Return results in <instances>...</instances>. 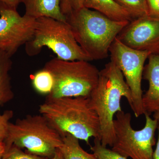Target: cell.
<instances>
[{"label":"cell","mask_w":159,"mask_h":159,"mask_svg":"<svg viewBox=\"0 0 159 159\" xmlns=\"http://www.w3.org/2000/svg\"><path fill=\"white\" fill-rule=\"evenodd\" d=\"M6 150V145L4 141H0V159H2Z\"/></svg>","instance_id":"25"},{"label":"cell","mask_w":159,"mask_h":159,"mask_svg":"<svg viewBox=\"0 0 159 159\" xmlns=\"http://www.w3.org/2000/svg\"><path fill=\"white\" fill-rule=\"evenodd\" d=\"M144 67L143 78L148 82V88L142 96V105L149 115L159 111V55L150 54Z\"/></svg>","instance_id":"11"},{"label":"cell","mask_w":159,"mask_h":159,"mask_svg":"<svg viewBox=\"0 0 159 159\" xmlns=\"http://www.w3.org/2000/svg\"><path fill=\"white\" fill-rule=\"evenodd\" d=\"M43 68L51 73L54 81L47 98L89 97L99 78V70L87 61H70L57 57L46 63Z\"/></svg>","instance_id":"6"},{"label":"cell","mask_w":159,"mask_h":159,"mask_svg":"<svg viewBox=\"0 0 159 159\" xmlns=\"http://www.w3.org/2000/svg\"><path fill=\"white\" fill-rule=\"evenodd\" d=\"M39 111L62 137L70 134L89 145L91 138L100 140L99 117L89 97L46 98Z\"/></svg>","instance_id":"1"},{"label":"cell","mask_w":159,"mask_h":159,"mask_svg":"<svg viewBox=\"0 0 159 159\" xmlns=\"http://www.w3.org/2000/svg\"><path fill=\"white\" fill-rule=\"evenodd\" d=\"M111 61L122 72L130 89L133 99L131 108L136 118L145 115L142 105V81L144 65L150 53L128 47L116 38L109 49Z\"/></svg>","instance_id":"8"},{"label":"cell","mask_w":159,"mask_h":159,"mask_svg":"<svg viewBox=\"0 0 159 159\" xmlns=\"http://www.w3.org/2000/svg\"><path fill=\"white\" fill-rule=\"evenodd\" d=\"M31 79L32 85L38 93L47 96L51 93L54 86V79L48 70L43 68L37 71Z\"/></svg>","instance_id":"16"},{"label":"cell","mask_w":159,"mask_h":159,"mask_svg":"<svg viewBox=\"0 0 159 159\" xmlns=\"http://www.w3.org/2000/svg\"><path fill=\"white\" fill-rule=\"evenodd\" d=\"M62 144L59 149L63 159H97L93 153H89L80 145L79 139L70 134L62 137Z\"/></svg>","instance_id":"15"},{"label":"cell","mask_w":159,"mask_h":159,"mask_svg":"<svg viewBox=\"0 0 159 159\" xmlns=\"http://www.w3.org/2000/svg\"><path fill=\"white\" fill-rule=\"evenodd\" d=\"M145 126L135 130L131 125V115L118 112L114 120L115 140L111 149L131 159H153V147L156 143L155 132L158 122L145 114Z\"/></svg>","instance_id":"7"},{"label":"cell","mask_w":159,"mask_h":159,"mask_svg":"<svg viewBox=\"0 0 159 159\" xmlns=\"http://www.w3.org/2000/svg\"><path fill=\"white\" fill-rule=\"evenodd\" d=\"M36 19L0 2V51L12 57L34 34Z\"/></svg>","instance_id":"9"},{"label":"cell","mask_w":159,"mask_h":159,"mask_svg":"<svg viewBox=\"0 0 159 159\" xmlns=\"http://www.w3.org/2000/svg\"><path fill=\"white\" fill-rule=\"evenodd\" d=\"M11 57L0 51V106L14 97L9 72L11 68Z\"/></svg>","instance_id":"14"},{"label":"cell","mask_w":159,"mask_h":159,"mask_svg":"<svg viewBox=\"0 0 159 159\" xmlns=\"http://www.w3.org/2000/svg\"><path fill=\"white\" fill-rule=\"evenodd\" d=\"M153 116L154 119H156L159 122V111L154 113Z\"/></svg>","instance_id":"27"},{"label":"cell","mask_w":159,"mask_h":159,"mask_svg":"<svg viewBox=\"0 0 159 159\" xmlns=\"http://www.w3.org/2000/svg\"><path fill=\"white\" fill-rule=\"evenodd\" d=\"M91 149L97 159H128L107 147L102 146L99 139H95Z\"/></svg>","instance_id":"18"},{"label":"cell","mask_w":159,"mask_h":159,"mask_svg":"<svg viewBox=\"0 0 159 159\" xmlns=\"http://www.w3.org/2000/svg\"><path fill=\"white\" fill-rule=\"evenodd\" d=\"M158 136L157 141L156 147L155 150L153 152V159H159V122L157 127Z\"/></svg>","instance_id":"24"},{"label":"cell","mask_w":159,"mask_h":159,"mask_svg":"<svg viewBox=\"0 0 159 159\" xmlns=\"http://www.w3.org/2000/svg\"><path fill=\"white\" fill-rule=\"evenodd\" d=\"M6 150L14 145L29 153L51 159L62 144V137L42 115H28L9 122L4 141Z\"/></svg>","instance_id":"4"},{"label":"cell","mask_w":159,"mask_h":159,"mask_svg":"<svg viewBox=\"0 0 159 159\" xmlns=\"http://www.w3.org/2000/svg\"><path fill=\"white\" fill-rule=\"evenodd\" d=\"M1 159H49L45 157L40 156L24 152L21 148L14 145H12L6 150Z\"/></svg>","instance_id":"19"},{"label":"cell","mask_w":159,"mask_h":159,"mask_svg":"<svg viewBox=\"0 0 159 159\" xmlns=\"http://www.w3.org/2000/svg\"><path fill=\"white\" fill-rule=\"evenodd\" d=\"M25 46L26 54L31 57L46 47L60 59L92 61L78 44L67 23L51 17L36 19L33 37Z\"/></svg>","instance_id":"5"},{"label":"cell","mask_w":159,"mask_h":159,"mask_svg":"<svg viewBox=\"0 0 159 159\" xmlns=\"http://www.w3.org/2000/svg\"><path fill=\"white\" fill-rule=\"evenodd\" d=\"M117 38L132 48L159 55V18L147 16L133 20Z\"/></svg>","instance_id":"10"},{"label":"cell","mask_w":159,"mask_h":159,"mask_svg":"<svg viewBox=\"0 0 159 159\" xmlns=\"http://www.w3.org/2000/svg\"><path fill=\"white\" fill-rule=\"evenodd\" d=\"M66 17L75 39L92 61L108 57L111 45L129 22L114 20L84 7Z\"/></svg>","instance_id":"3"},{"label":"cell","mask_w":159,"mask_h":159,"mask_svg":"<svg viewBox=\"0 0 159 159\" xmlns=\"http://www.w3.org/2000/svg\"><path fill=\"white\" fill-rule=\"evenodd\" d=\"M0 2L4 3L8 6L16 9L20 3L19 0H0Z\"/></svg>","instance_id":"23"},{"label":"cell","mask_w":159,"mask_h":159,"mask_svg":"<svg viewBox=\"0 0 159 159\" xmlns=\"http://www.w3.org/2000/svg\"><path fill=\"white\" fill-rule=\"evenodd\" d=\"M148 16L159 18V0H147Z\"/></svg>","instance_id":"22"},{"label":"cell","mask_w":159,"mask_h":159,"mask_svg":"<svg viewBox=\"0 0 159 159\" xmlns=\"http://www.w3.org/2000/svg\"><path fill=\"white\" fill-rule=\"evenodd\" d=\"M84 7L83 0H61L60 8L65 16Z\"/></svg>","instance_id":"20"},{"label":"cell","mask_w":159,"mask_h":159,"mask_svg":"<svg viewBox=\"0 0 159 159\" xmlns=\"http://www.w3.org/2000/svg\"><path fill=\"white\" fill-rule=\"evenodd\" d=\"M127 99L131 108L133 99L122 72L114 63H107L99 71L97 85L89 96L91 106L99 117L100 139L103 146H112L115 140L114 120L118 112L122 111V97Z\"/></svg>","instance_id":"2"},{"label":"cell","mask_w":159,"mask_h":159,"mask_svg":"<svg viewBox=\"0 0 159 159\" xmlns=\"http://www.w3.org/2000/svg\"><path fill=\"white\" fill-rule=\"evenodd\" d=\"M51 159H63L62 154H61V152L59 148H57L56 152L54 154V157Z\"/></svg>","instance_id":"26"},{"label":"cell","mask_w":159,"mask_h":159,"mask_svg":"<svg viewBox=\"0 0 159 159\" xmlns=\"http://www.w3.org/2000/svg\"><path fill=\"white\" fill-rule=\"evenodd\" d=\"M84 7L94 9L111 19L118 21L133 20L128 12L114 0H83Z\"/></svg>","instance_id":"13"},{"label":"cell","mask_w":159,"mask_h":159,"mask_svg":"<svg viewBox=\"0 0 159 159\" xmlns=\"http://www.w3.org/2000/svg\"><path fill=\"white\" fill-rule=\"evenodd\" d=\"M130 15L133 20L148 16L147 0H114Z\"/></svg>","instance_id":"17"},{"label":"cell","mask_w":159,"mask_h":159,"mask_svg":"<svg viewBox=\"0 0 159 159\" xmlns=\"http://www.w3.org/2000/svg\"><path fill=\"white\" fill-rule=\"evenodd\" d=\"M25 8V15L37 19L52 18L66 22V17L60 8L61 0H19Z\"/></svg>","instance_id":"12"},{"label":"cell","mask_w":159,"mask_h":159,"mask_svg":"<svg viewBox=\"0 0 159 159\" xmlns=\"http://www.w3.org/2000/svg\"><path fill=\"white\" fill-rule=\"evenodd\" d=\"M13 112L11 110L0 113V141H4L8 134L9 120L13 117Z\"/></svg>","instance_id":"21"}]
</instances>
